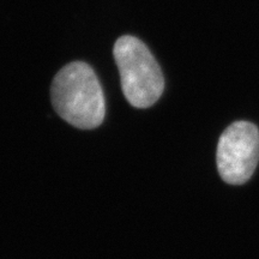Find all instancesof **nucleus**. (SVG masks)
<instances>
[{"label":"nucleus","mask_w":259,"mask_h":259,"mask_svg":"<svg viewBox=\"0 0 259 259\" xmlns=\"http://www.w3.org/2000/svg\"><path fill=\"white\" fill-rule=\"evenodd\" d=\"M54 109L64 120L80 130H92L105 119V96L88 64L74 61L54 77L51 88Z\"/></svg>","instance_id":"obj_1"},{"label":"nucleus","mask_w":259,"mask_h":259,"mask_svg":"<svg viewBox=\"0 0 259 259\" xmlns=\"http://www.w3.org/2000/svg\"><path fill=\"white\" fill-rule=\"evenodd\" d=\"M259 161V131L248 121H236L225 130L218 145L220 177L231 185H242L253 176Z\"/></svg>","instance_id":"obj_3"},{"label":"nucleus","mask_w":259,"mask_h":259,"mask_svg":"<svg viewBox=\"0 0 259 259\" xmlns=\"http://www.w3.org/2000/svg\"><path fill=\"white\" fill-rule=\"evenodd\" d=\"M113 54L130 105L136 108L153 106L163 93L164 79L149 48L139 38L125 35L116 40Z\"/></svg>","instance_id":"obj_2"}]
</instances>
